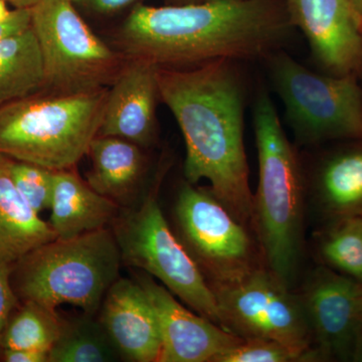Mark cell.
<instances>
[{
	"label": "cell",
	"mask_w": 362,
	"mask_h": 362,
	"mask_svg": "<svg viewBox=\"0 0 362 362\" xmlns=\"http://www.w3.org/2000/svg\"><path fill=\"white\" fill-rule=\"evenodd\" d=\"M293 28L276 0H201L165 6L138 4L117 35L125 58L159 68L266 59Z\"/></svg>",
	"instance_id": "6da1fadb"
},
{
	"label": "cell",
	"mask_w": 362,
	"mask_h": 362,
	"mask_svg": "<svg viewBox=\"0 0 362 362\" xmlns=\"http://www.w3.org/2000/svg\"><path fill=\"white\" fill-rule=\"evenodd\" d=\"M235 61L159 68L160 100L185 138L187 182H211V194L240 223L254 214L244 143L245 89Z\"/></svg>",
	"instance_id": "7a4b0ae2"
},
{
	"label": "cell",
	"mask_w": 362,
	"mask_h": 362,
	"mask_svg": "<svg viewBox=\"0 0 362 362\" xmlns=\"http://www.w3.org/2000/svg\"><path fill=\"white\" fill-rule=\"evenodd\" d=\"M259 185L254 214L270 271L288 287L296 274L302 247L303 187L301 169L270 95L261 92L254 107Z\"/></svg>",
	"instance_id": "3957f363"
},
{
	"label": "cell",
	"mask_w": 362,
	"mask_h": 362,
	"mask_svg": "<svg viewBox=\"0 0 362 362\" xmlns=\"http://www.w3.org/2000/svg\"><path fill=\"white\" fill-rule=\"evenodd\" d=\"M109 88L32 95L0 106V154L51 170L75 168L103 121Z\"/></svg>",
	"instance_id": "277c9868"
},
{
	"label": "cell",
	"mask_w": 362,
	"mask_h": 362,
	"mask_svg": "<svg viewBox=\"0 0 362 362\" xmlns=\"http://www.w3.org/2000/svg\"><path fill=\"white\" fill-rule=\"evenodd\" d=\"M122 264L115 235L104 228L37 247L11 265V280L21 302L73 305L95 315Z\"/></svg>",
	"instance_id": "5b68a950"
},
{
	"label": "cell",
	"mask_w": 362,
	"mask_h": 362,
	"mask_svg": "<svg viewBox=\"0 0 362 362\" xmlns=\"http://www.w3.org/2000/svg\"><path fill=\"white\" fill-rule=\"evenodd\" d=\"M110 228L123 264L158 279L192 310L223 328L213 288L169 226L157 199V188H151L138 206H121Z\"/></svg>",
	"instance_id": "8992f818"
},
{
	"label": "cell",
	"mask_w": 362,
	"mask_h": 362,
	"mask_svg": "<svg viewBox=\"0 0 362 362\" xmlns=\"http://www.w3.org/2000/svg\"><path fill=\"white\" fill-rule=\"evenodd\" d=\"M266 59L274 89L297 138L305 143L362 140L359 77L318 74L280 51Z\"/></svg>",
	"instance_id": "52a82bcc"
},
{
	"label": "cell",
	"mask_w": 362,
	"mask_h": 362,
	"mask_svg": "<svg viewBox=\"0 0 362 362\" xmlns=\"http://www.w3.org/2000/svg\"><path fill=\"white\" fill-rule=\"evenodd\" d=\"M75 6L73 0H40L30 8L44 59L45 88L54 93L107 88L125 62L92 32Z\"/></svg>",
	"instance_id": "ba28073f"
},
{
	"label": "cell",
	"mask_w": 362,
	"mask_h": 362,
	"mask_svg": "<svg viewBox=\"0 0 362 362\" xmlns=\"http://www.w3.org/2000/svg\"><path fill=\"white\" fill-rule=\"evenodd\" d=\"M225 329L244 339L275 340L301 352L309 349L311 331L301 298L272 271L251 269L211 286Z\"/></svg>",
	"instance_id": "9c48e42d"
},
{
	"label": "cell",
	"mask_w": 362,
	"mask_h": 362,
	"mask_svg": "<svg viewBox=\"0 0 362 362\" xmlns=\"http://www.w3.org/2000/svg\"><path fill=\"white\" fill-rule=\"evenodd\" d=\"M175 216L181 242L214 283L252 269L251 240L246 230L211 192L183 183Z\"/></svg>",
	"instance_id": "30bf717a"
},
{
	"label": "cell",
	"mask_w": 362,
	"mask_h": 362,
	"mask_svg": "<svg viewBox=\"0 0 362 362\" xmlns=\"http://www.w3.org/2000/svg\"><path fill=\"white\" fill-rule=\"evenodd\" d=\"M361 297L354 279L322 268L312 275L301 300L320 358L352 361L362 333Z\"/></svg>",
	"instance_id": "8fae6325"
},
{
	"label": "cell",
	"mask_w": 362,
	"mask_h": 362,
	"mask_svg": "<svg viewBox=\"0 0 362 362\" xmlns=\"http://www.w3.org/2000/svg\"><path fill=\"white\" fill-rule=\"evenodd\" d=\"M286 11L328 74L361 75L362 32L346 0H287Z\"/></svg>",
	"instance_id": "7c38bea8"
},
{
	"label": "cell",
	"mask_w": 362,
	"mask_h": 362,
	"mask_svg": "<svg viewBox=\"0 0 362 362\" xmlns=\"http://www.w3.org/2000/svg\"><path fill=\"white\" fill-rule=\"evenodd\" d=\"M137 282L156 312L161 337L158 362H214L244 340L206 317L188 310L175 295L149 276Z\"/></svg>",
	"instance_id": "4fadbf2b"
},
{
	"label": "cell",
	"mask_w": 362,
	"mask_h": 362,
	"mask_svg": "<svg viewBox=\"0 0 362 362\" xmlns=\"http://www.w3.org/2000/svg\"><path fill=\"white\" fill-rule=\"evenodd\" d=\"M159 66L146 59L125 58L109 88L99 136L151 145L156 136Z\"/></svg>",
	"instance_id": "5bb4252c"
},
{
	"label": "cell",
	"mask_w": 362,
	"mask_h": 362,
	"mask_svg": "<svg viewBox=\"0 0 362 362\" xmlns=\"http://www.w3.org/2000/svg\"><path fill=\"white\" fill-rule=\"evenodd\" d=\"M99 320L124 358L136 362L159 361L158 321L139 283L119 278L102 302Z\"/></svg>",
	"instance_id": "9a60e30c"
},
{
	"label": "cell",
	"mask_w": 362,
	"mask_h": 362,
	"mask_svg": "<svg viewBox=\"0 0 362 362\" xmlns=\"http://www.w3.org/2000/svg\"><path fill=\"white\" fill-rule=\"evenodd\" d=\"M49 209V225L57 239H71L110 228L121 206L98 194L70 168L54 171Z\"/></svg>",
	"instance_id": "2e32d148"
},
{
	"label": "cell",
	"mask_w": 362,
	"mask_h": 362,
	"mask_svg": "<svg viewBox=\"0 0 362 362\" xmlns=\"http://www.w3.org/2000/svg\"><path fill=\"white\" fill-rule=\"evenodd\" d=\"M87 156L92 160L90 187L119 206L128 204L144 169L141 147L122 138L97 135Z\"/></svg>",
	"instance_id": "e0dca14e"
},
{
	"label": "cell",
	"mask_w": 362,
	"mask_h": 362,
	"mask_svg": "<svg viewBox=\"0 0 362 362\" xmlns=\"http://www.w3.org/2000/svg\"><path fill=\"white\" fill-rule=\"evenodd\" d=\"M57 239L14 185L0 154V261L13 265L33 250Z\"/></svg>",
	"instance_id": "ac0fdd59"
},
{
	"label": "cell",
	"mask_w": 362,
	"mask_h": 362,
	"mask_svg": "<svg viewBox=\"0 0 362 362\" xmlns=\"http://www.w3.org/2000/svg\"><path fill=\"white\" fill-rule=\"evenodd\" d=\"M45 88L44 59L32 26L0 40V106Z\"/></svg>",
	"instance_id": "d6986e66"
},
{
	"label": "cell",
	"mask_w": 362,
	"mask_h": 362,
	"mask_svg": "<svg viewBox=\"0 0 362 362\" xmlns=\"http://www.w3.org/2000/svg\"><path fill=\"white\" fill-rule=\"evenodd\" d=\"M323 204L340 216L362 214V146L334 154L318 176Z\"/></svg>",
	"instance_id": "ffe728a7"
},
{
	"label": "cell",
	"mask_w": 362,
	"mask_h": 362,
	"mask_svg": "<svg viewBox=\"0 0 362 362\" xmlns=\"http://www.w3.org/2000/svg\"><path fill=\"white\" fill-rule=\"evenodd\" d=\"M65 319L57 309L33 301L21 302L9 317L0 341L2 349H30L49 354L58 341Z\"/></svg>",
	"instance_id": "44dd1931"
},
{
	"label": "cell",
	"mask_w": 362,
	"mask_h": 362,
	"mask_svg": "<svg viewBox=\"0 0 362 362\" xmlns=\"http://www.w3.org/2000/svg\"><path fill=\"white\" fill-rule=\"evenodd\" d=\"M85 314L66 320L58 341L49 352V362H110L120 354L100 320Z\"/></svg>",
	"instance_id": "7402d4cb"
},
{
	"label": "cell",
	"mask_w": 362,
	"mask_h": 362,
	"mask_svg": "<svg viewBox=\"0 0 362 362\" xmlns=\"http://www.w3.org/2000/svg\"><path fill=\"white\" fill-rule=\"evenodd\" d=\"M323 258L357 282H362V214L343 216L324 240Z\"/></svg>",
	"instance_id": "603a6c76"
},
{
	"label": "cell",
	"mask_w": 362,
	"mask_h": 362,
	"mask_svg": "<svg viewBox=\"0 0 362 362\" xmlns=\"http://www.w3.org/2000/svg\"><path fill=\"white\" fill-rule=\"evenodd\" d=\"M4 163L14 185L33 211L40 214L49 209L54 171L7 156Z\"/></svg>",
	"instance_id": "cb8c5ba5"
},
{
	"label": "cell",
	"mask_w": 362,
	"mask_h": 362,
	"mask_svg": "<svg viewBox=\"0 0 362 362\" xmlns=\"http://www.w3.org/2000/svg\"><path fill=\"white\" fill-rule=\"evenodd\" d=\"M320 358L316 350L301 352L275 340L252 338L233 345L214 362H292Z\"/></svg>",
	"instance_id": "d4e9b609"
},
{
	"label": "cell",
	"mask_w": 362,
	"mask_h": 362,
	"mask_svg": "<svg viewBox=\"0 0 362 362\" xmlns=\"http://www.w3.org/2000/svg\"><path fill=\"white\" fill-rule=\"evenodd\" d=\"M11 266L0 261V341L9 317L21 303L11 284Z\"/></svg>",
	"instance_id": "484cf974"
},
{
	"label": "cell",
	"mask_w": 362,
	"mask_h": 362,
	"mask_svg": "<svg viewBox=\"0 0 362 362\" xmlns=\"http://www.w3.org/2000/svg\"><path fill=\"white\" fill-rule=\"evenodd\" d=\"M32 26L30 8H16L4 23H0V40L18 35Z\"/></svg>",
	"instance_id": "4316f807"
},
{
	"label": "cell",
	"mask_w": 362,
	"mask_h": 362,
	"mask_svg": "<svg viewBox=\"0 0 362 362\" xmlns=\"http://www.w3.org/2000/svg\"><path fill=\"white\" fill-rule=\"evenodd\" d=\"M75 4L86 7L94 13L109 14L122 11L138 0H73Z\"/></svg>",
	"instance_id": "83f0119b"
},
{
	"label": "cell",
	"mask_w": 362,
	"mask_h": 362,
	"mask_svg": "<svg viewBox=\"0 0 362 362\" xmlns=\"http://www.w3.org/2000/svg\"><path fill=\"white\" fill-rule=\"evenodd\" d=\"M2 361L6 362H49V354L30 349H2Z\"/></svg>",
	"instance_id": "f1b7e54d"
},
{
	"label": "cell",
	"mask_w": 362,
	"mask_h": 362,
	"mask_svg": "<svg viewBox=\"0 0 362 362\" xmlns=\"http://www.w3.org/2000/svg\"><path fill=\"white\" fill-rule=\"evenodd\" d=\"M362 32V0H346Z\"/></svg>",
	"instance_id": "f546056e"
},
{
	"label": "cell",
	"mask_w": 362,
	"mask_h": 362,
	"mask_svg": "<svg viewBox=\"0 0 362 362\" xmlns=\"http://www.w3.org/2000/svg\"><path fill=\"white\" fill-rule=\"evenodd\" d=\"M16 8H32L40 0H6Z\"/></svg>",
	"instance_id": "4dcf8cb0"
},
{
	"label": "cell",
	"mask_w": 362,
	"mask_h": 362,
	"mask_svg": "<svg viewBox=\"0 0 362 362\" xmlns=\"http://www.w3.org/2000/svg\"><path fill=\"white\" fill-rule=\"evenodd\" d=\"M13 11H9L6 0H0V23H4L11 16Z\"/></svg>",
	"instance_id": "1f68e13d"
},
{
	"label": "cell",
	"mask_w": 362,
	"mask_h": 362,
	"mask_svg": "<svg viewBox=\"0 0 362 362\" xmlns=\"http://www.w3.org/2000/svg\"><path fill=\"white\" fill-rule=\"evenodd\" d=\"M352 361H362V333L361 337H359L358 342H357L356 349H354Z\"/></svg>",
	"instance_id": "d6a6232c"
},
{
	"label": "cell",
	"mask_w": 362,
	"mask_h": 362,
	"mask_svg": "<svg viewBox=\"0 0 362 362\" xmlns=\"http://www.w3.org/2000/svg\"><path fill=\"white\" fill-rule=\"evenodd\" d=\"M201 1V0H176V4H188V2H197Z\"/></svg>",
	"instance_id": "836d02e7"
},
{
	"label": "cell",
	"mask_w": 362,
	"mask_h": 362,
	"mask_svg": "<svg viewBox=\"0 0 362 362\" xmlns=\"http://www.w3.org/2000/svg\"><path fill=\"white\" fill-rule=\"evenodd\" d=\"M361 316L362 319V297H361Z\"/></svg>",
	"instance_id": "e575fe53"
}]
</instances>
